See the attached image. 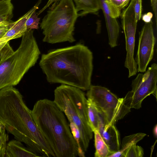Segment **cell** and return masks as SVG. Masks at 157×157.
Wrapping results in <instances>:
<instances>
[{
	"instance_id": "6da1fadb",
	"label": "cell",
	"mask_w": 157,
	"mask_h": 157,
	"mask_svg": "<svg viewBox=\"0 0 157 157\" xmlns=\"http://www.w3.org/2000/svg\"><path fill=\"white\" fill-rule=\"evenodd\" d=\"M93 55L81 43L50 50L42 55L39 65L50 83H59L88 90L91 85Z\"/></svg>"
},
{
	"instance_id": "7a4b0ae2",
	"label": "cell",
	"mask_w": 157,
	"mask_h": 157,
	"mask_svg": "<svg viewBox=\"0 0 157 157\" xmlns=\"http://www.w3.org/2000/svg\"><path fill=\"white\" fill-rule=\"evenodd\" d=\"M31 112L17 89L8 86L0 90V123L6 130L40 156L55 157Z\"/></svg>"
},
{
	"instance_id": "3957f363",
	"label": "cell",
	"mask_w": 157,
	"mask_h": 157,
	"mask_svg": "<svg viewBox=\"0 0 157 157\" xmlns=\"http://www.w3.org/2000/svg\"><path fill=\"white\" fill-rule=\"evenodd\" d=\"M31 113L55 157L78 155L77 142L71 132L63 112L54 101L47 99L38 101Z\"/></svg>"
},
{
	"instance_id": "277c9868",
	"label": "cell",
	"mask_w": 157,
	"mask_h": 157,
	"mask_svg": "<svg viewBox=\"0 0 157 157\" xmlns=\"http://www.w3.org/2000/svg\"><path fill=\"white\" fill-rule=\"evenodd\" d=\"M33 30L27 29L14 51L8 41L0 51V90L18 84L36 63L40 54Z\"/></svg>"
},
{
	"instance_id": "5b68a950",
	"label": "cell",
	"mask_w": 157,
	"mask_h": 157,
	"mask_svg": "<svg viewBox=\"0 0 157 157\" xmlns=\"http://www.w3.org/2000/svg\"><path fill=\"white\" fill-rule=\"evenodd\" d=\"M54 101L64 113L70 123H73L80 131L81 147L85 152L88 147L93 132L88 117L87 99L81 90L61 84L54 91Z\"/></svg>"
},
{
	"instance_id": "8992f818",
	"label": "cell",
	"mask_w": 157,
	"mask_h": 157,
	"mask_svg": "<svg viewBox=\"0 0 157 157\" xmlns=\"http://www.w3.org/2000/svg\"><path fill=\"white\" fill-rule=\"evenodd\" d=\"M78 17L72 0H59L54 3L40 24L43 41L51 44L75 41V25Z\"/></svg>"
},
{
	"instance_id": "52a82bcc",
	"label": "cell",
	"mask_w": 157,
	"mask_h": 157,
	"mask_svg": "<svg viewBox=\"0 0 157 157\" xmlns=\"http://www.w3.org/2000/svg\"><path fill=\"white\" fill-rule=\"evenodd\" d=\"M88 90L87 99L104 114L106 125L115 123L130 111L124 104V98H118L106 88L91 85Z\"/></svg>"
},
{
	"instance_id": "ba28073f",
	"label": "cell",
	"mask_w": 157,
	"mask_h": 157,
	"mask_svg": "<svg viewBox=\"0 0 157 157\" xmlns=\"http://www.w3.org/2000/svg\"><path fill=\"white\" fill-rule=\"evenodd\" d=\"M157 65L153 63L144 74L139 73L132 81V90L124 98V103L128 108L140 109L143 100L153 94L157 98Z\"/></svg>"
},
{
	"instance_id": "9c48e42d",
	"label": "cell",
	"mask_w": 157,
	"mask_h": 157,
	"mask_svg": "<svg viewBox=\"0 0 157 157\" xmlns=\"http://www.w3.org/2000/svg\"><path fill=\"white\" fill-rule=\"evenodd\" d=\"M133 0H131L128 7L121 14L122 27L125 40L126 56L124 66L128 70V77L136 75L137 67L134 57L135 34L137 22L133 8Z\"/></svg>"
},
{
	"instance_id": "30bf717a",
	"label": "cell",
	"mask_w": 157,
	"mask_h": 157,
	"mask_svg": "<svg viewBox=\"0 0 157 157\" xmlns=\"http://www.w3.org/2000/svg\"><path fill=\"white\" fill-rule=\"evenodd\" d=\"M138 48L135 61L137 71L144 72L147 67L153 58L155 43L153 23H145L139 32Z\"/></svg>"
},
{
	"instance_id": "8fae6325",
	"label": "cell",
	"mask_w": 157,
	"mask_h": 157,
	"mask_svg": "<svg viewBox=\"0 0 157 157\" xmlns=\"http://www.w3.org/2000/svg\"><path fill=\"white\" fill-rule=\"evenodd\" d=\"M99 123L98 131L113 153L120 149L119 135L115 123L107 125L104 114L98 111Z\"/></svg>"
},
{
	"instance_id": "7c38bea8",
	"label": "cell",
	"mask_w": 157,
	"mask_h": 157,
	"mask_svg": "<svg viewBox=\"0 0 157 157\" xmlns=\"http://www.w3.org/2000/svg\"><path fill=\"white\" fill-rule=\"evenodd\" d=\"M101 9L105 17L109 37V44L111 48L117 45L120 28L116 18L112 17L106 0H98Z\"/></svg>"
},
{
	"instance_id": "4fadbf2b",
	"label": "cell",
	"mask_w": 157,
	"mask_h": 157,
	"mask_svg": "<svg viewBox=\"0 0 157 157\" xmlns=\"http://www.w3.org/2000/svg\"><path fill=\"white\" fill-rule=\"evenodd\" d=\"M42 0H39L38 2L29 11L24 15L14 22H12L9 25L8 31L2 38L13 37L15 39L22 37L27 30L26 22L32 14L38 9L39 6Z\"/></svg>"
},
{
	"instance_id": "5bb4252c",
	"label": "cell",
	"mask_w": 157,
	"mask_h": 157,
	"mask_svg": "<svg viewBox=\"0 0 157 157\" xmlns=\"http://www.w3.org/2000/svg\"><path fill=\"white\" fill-rule=\"evenodd\" d=\"M13 140L7 143L6 157H40L31 149L25 147L21 143Z\"/></svg>"
},
{
	"instance_id": "9a60e30c",
	"label": "cell",
	"mask_w": 157,
	"mask_h": 157,
	"mask_svg": "<svg viewBox=\"0 0 157 157\" xmlns=\"http://www.w3.org/2000/svg\"><path fill=\"white\" fill-rule=\"evenodd\" d=\"M75 5L78 17L89 13H96L101 9L98 0H72Z\"/></svg>"
},
{
	"instance_id": "2e32d148",
	"label": "cell",
	"mask_w": 157,
	"mask_h": 157,
	"mask_svg": "<svg viewBox=\"0 0 157 157\" xmlns=\"http://www.w3.org/2000/svg\"><path fill=\"white\" fill-rule=\"evenodd\" d=\"M146 135L144 133H138L124 137L122 140L121 149L113 153L109 157H125L127 149L133 144H136Z\"/></svg>"
},
{
	"instance_id": "e0dca14e",
	"label": "cell",
	"mask_w": 157,
	"mask_h": 157,
	"mask_svg": "<svg viewBox=\"0 0 157 157\" xmlns=\"http://www.w3.org/2000/svg\"><path fill=\"white\" fill-rule=\"evenodd\" d=\"M94 133L96 151L95 157H109L113 153L102 138L98 131L93 132Z\"/></svg>"
},
{
	"instance_id": "ac0fdd59",
	"label": "cell",
	"mask_w": 157,
	"mask_h": 157,
	"mask_svg": "<svg viewBox=\"0 0 157 157\" xmlns=\"http://www.w3.org/2000/svg\"><path fill=\"white\" fill-rule=\"evenodd\" d=\"M87 104L89 125L93 132L98 131L99 123L98 111L95 105L88 99Z\"/></svg>"
},
{
	"instance_id": "d6986e66",
	"label": "cell",
	"mask_w": 157,
	"mask_h": 157,
	"mask_svg": "<svg viewBox=\"0 0 157 157\" xmlns=\"http://www.w3.org/2000/svg\"><path fill=\"white\" fill-rule=\"evenodd\" d=\"M9 136L3 125L0 127V157H6Z\"/></svg>"
},
{
	"instance_id": "ffe728a7",
	"label": "cell",
	"mask_w": 157,
	"mask_h": 157,
	"mask_svg": "<svg viewBox=\"0 0 157 157\" xmlns=\"http://www.w3.org/2000/svg\"><path fill=\"white\" fill-rule=\"evenodd\" d=\"M69 126L72 134L78 144V155L80 157H84L85 152L81 148V135L79 129L76 125L73 123H70Z\"/></svg>"
},
{
	"instance_id": "44dd1931",
	"label": "cell",
	"mask_w": 157,
	"mask_h": 157,
	"mask_svg": "<svg viewBox=\"0 0 157 157\" xmlns=\"http://www.w3.org/2000/svg\"><path fill=\"white\" fill-rule=\"evenodd\" d=\"M144 155V151L141 146L134 144L126 151L125 157H142Z\"/></svg>"
},
{
	"instance_id": "7402d4cb",
	"label": "cell",
	"mask_w": 157,
	"mask_h": 157,
	"mask_svg": "<svg viewBox=\"0 0 157 157\" xmlns=\"http://www.w3.org/2000/svg\"><path fill=\"white\" fill-rule=\"evenodd\" d=\"M38 15L36 11L33 12L26 22V26L27 29H38L40 18L38 17Z\"/></svg>"
},
{
	"instance_id": "603a6c76",
	"label": "cell",
	"mask_w": 157,
	"mask_h": 157,
	"mask_svg": "<svg viewBox=\"0 0 157 157\" xmlns=\"http://www.w3.org/2000/svg\"><path fill=\"white\" fill-rule=\"evenodd\" d=\"M13 11L0 14V27L8 26L13 22Z\"/></svg>"
},
{
	"instance_id": "cb8c5ba5",
	"label": "cell",
	"mask_w": 157,
	"mask_h": 157,
	"mask_svg": "<svg viewBox=\"0 0 157 157\" xmlns=\"http://www.w3.org/2000/svg\"><path fill=\"white\" fill-rule=\"evenodd\" d=\"M133 8L136 21L137 22L141 18L142 10V0H133Z\"/></svg>"
},
{
	"instance_id": "d4e9b609",
	"label": "cell",
	"mask_w": 157,
	"mask_h": 157,
	"mask_svg": "<svg viewBox=\"0 0 157 157\" xmlns=\"http://www.w3.org/2000/svg\"><path fill=\"white\" fill-rule=\"evenodd\" d=\"M13 6L11 0L0 1V14L13 10Z\"/></svg>"
},
{
	"instance_id": "484cf974",
	"label": "cell",
	"mask_w": 157,
	"mask_h": 157,
	"mask_svg": "<svg viewBox=\"0 0 157 157\" xmlns=\"http://www.w3.org/2000/svg\"><path fill=\"white\" fill-rule=\"evenodd\" d=\"M131 0H110L111 4L115 7L121 10L128 5Z\"/></svg>"
},
{
	"instance_id": "4316f807",
	"label": "cell",
	"mask_w": 157,
	"mask_h": 157,
	"mask_svg": "<svg viewBox=\"0 0 157 157\" xmlns=\"http://www.w3.org/2000/svg\"><path fill=\"white\" fill-rule=\"evenodd\" d=\"M151 6L154 12L156 24L157 21V0H151Z\"/></svg>"
},
{
	"instance_id": "83f0119b",
	"label": "cell",
	"mask_w": 157,
	"mask_h": 157,
	"mask_svg": "<svg viewBox=\"0 0 157 157\" xmlns=\"http://www.w3.org/2000/svg\"><path fill=\"white\" fill-rule=\"evenodd\" d=\"M152 17V13L151 12H148L143 15L142 19L145 23H148L151 21Z\"/></svg>"
},
{
	"instance_id": "f1b7e54d",
	"label": "cell",
	"mask_w": 157,
	"mask_h": 157,
	"mask_svg": "<svg viewBox=\"0 0 157 157\" xmlns=\"http://www.w3.org/2000/svg\"><path fill=\"white\" fill-rule=\"evenodd\" d=\"M59 0H49L46 5L42 8L40 10L38 11L37 13V14L38 15L42 13L46 8L50 6L52 3L56 2Z\"/></svg>"
},
{
	"instance_id": "f546056e",
	"label": "cell",
	"mask_w": 157,
	"mask_h": 157,
	"mask_svg": "<svg viewBox=\"0 0 157 157\" xmlns=\"http://www.w3.org/2000/svg\"><path fill=\"white\" fill-rule=\"evenodd\" d=\"M9 29V26L0 27V39L2 38L8 31Z\"/></svg>"
},
{
	"instance_id": "4dcf8cb0",
	"label": "cell",
	"mask_w": 157,
	"mask_h": 157,
	"mask_svg": "<svg viewBox=\"0 0 157 157\" xmlns=\"http://www.w3.org/2000/svg\"><path fill=\"white\" fill-rule=\"evenodd\" d=\"M15 39L13 37H8L2 38L0 39V44L10 41V40Z\"/></svg>"
},
{
	"instance_id": "1f68e13d",
	"label": "cell",
	"mask_w": 157,
	"mask_h": 157,
	"mask_svg": "<svg viewBox=\"0 0 157 157\" xmlns=\"http://www.w3.org/2000/svg\"><path fill=\"white\" fill-rule=\"evenodd\" d=\"M153 132L156 138L157 136V125L156 124L153 128Z\"/></svg>"
},
{
	"instance_id": "d6a6232c",
	"label": "cell",
	"mask_w": 157,
	"mask_h": 157,
	"mask_svg": "<svg viewBox=\"0 0 157 157\" xmlns=\"http://www.w3.org/2000/svg\"><path fill=\"white\" fill-rule=\"evenodd\" d=\"M8 42V41H7ZM5 42L4 43H2L0 44V51L2 49V48L3 47L4 45H5L7 42Z\"/></svg>"
},
{
	"instance_id": "836d02e7",
	"label": "cell",
	"mask_w": 157,
	"mask_h": 157,
	"mask_svg": "<svg viewBox=\"0 0 157 157\" xmlns=\"http://www.w3.org/2000/svg\"><path fill=\"white\" fill-rule=\"evenodd\" d=\"M3 126V125L2 123H0V127H1L2 126Z\"/></svg>"
},
{
	"instance_id": "e575fe53",
	"label": "cell",
	"mask_w": 157,
	"mask_h": 157,
	"mask_svg": "<svg viewBox=\"0 0 157 157\" xmlns=\"http://www.w3.org/2000/svg\"><path fill=\"white\" fill-rule=\"evenodd\" d=\"M1 0H0V1H1Z\"/></svg>"
},
{
	"instance_id": "d590c367",
	"label": "cell",
	"mask_w": 157,
	"mask_h": 157,
	"mask_svg": "<svg viewBox=\"0 0 157 157\" xmlns=\"http://www.w3.org/2000/svg\"></svg>"
}]
</instances>
